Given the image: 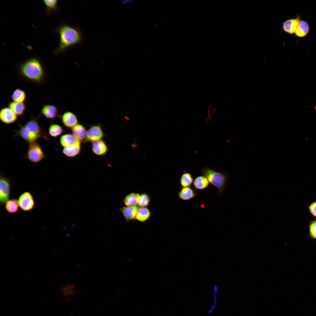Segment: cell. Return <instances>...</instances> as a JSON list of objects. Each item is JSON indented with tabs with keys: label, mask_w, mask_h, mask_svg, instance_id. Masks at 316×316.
I'll return each mask as SVG.
<instances>
[{
	"label": "cell",
	"mask_w": 316,
	"mask_h": 316,
	"mask_svg": "<svg viewBox=\"0 0 316 316\" xmlns=\"http://www.w3.org/2000/svg\"><path fill=\"white\" fill-rule=\"evenodd\" d=\"M19 72L25 79L33 83L42 84L46 78L44 68L40 61L32 58L22 63L19 68Z\"/></svg>",
	"instance_id": "6da1fadb"
},
{
	"label": "cell",
	"mask_w": 316,
	"mask_h": 316,
	"mask_svg": "<svg viewBox=\"0 0 316 316\" xmlns=\"http://www.w3.org/2000/svg\"><path fill=\"white\" fill-rule=\"evenodd\" d=\"M57 30L60 35V43L55 50L56 54L64 51L70 47L80 44L82 42L81 33L75 27L64 24L59 26Z\"/></svg>",
	"instance_id": "7a4b0ae2"
},
{
	"label": "cell",
	"mask_w": 316,
	"mask_h": 316,
	"mask_svg": "<svg viewBox=\"0 0 316 316\" xmlns=\"http://www.w3.org/2000/svg\"><path fill=\"white\" fill-rule=\"evenodd\" d=\"M201 172L209 183L217 188L220 193H222L227 180V176L224 173L206 167L201 169Z\"/></svg>",
	"instance_id": "3957f363"
},
{
	"label": "cell",
	"mask_w": 316,
	"mask_h": 316,
	"mask_svg": "<svg viewBox=\"0 0 316 316\" xmlns=\"http://www.w3.org/2000/svg\"><path fill=\"white\" fill-rule=\"evenodd\" d=\"M26 157L30 161L37 163L45 157V154L40 145L36 142L29 143Z\"/></svg>",
	"instance_id": "277c9868"
},
{
	"label": "cell",
	"mask_w": 316,
	"mask_h": 316,
	"mask_svg": "<svg viewBox=\"0 0 316 316\" xmlns=\"http://www.w3.org/2000/svg\"><path fill=\"white\" fill-rule=\"evenodd\" d=\"M0 176V204L1 206L8 200L11 183L9 178L1 174Z\"/></svg>",
	"instance_id": "5b68a950"
},
{
	"label": "cell",
	"mask_w": 316,
	"mask_h": 316,
	"mask_svg": "<svg viewBox=\"0 0 316 316\" xmlns=\"http://www.w3.org/2000/svg\"><path fill=\"white\" fill-rule=\"evenodd\" d=\"M18 200L19 207L23 211H31L35 207V203L33 197L29 192H25L22 194Z\"/></svg>",
	"instance_id": "8992f818"
},
{
	"label": "cell",
	"mask_w": 316,
	"mask_h": 316,
	"mask_svg": "<svg viewBox=\"0 0 316 316\" xmlns=\"http://www.w3.org/2000/svg\"><path fill=\"white\" fill-rule=\"evenodd\" d=\"M104 135L103 130L100 125H92L87 131L86 141L92 143L102 139Z\"/></svg>",
	"instance_id": "52a82bcc"
},
{
	"label": "cell",
	"mask_w": 316,
	"mask_h": 316,
	"mask_svg": "<svg viewBox=\"0 0 316 316\" xmlns=\"http://www.w3.org/2000/svg\"><path fill=\"white\" fill-rule=\"evenodd\" d=\"M0 119L4 123L11 124L17 121L18 116L9 107H5L1 109Z\"/></svg>",
	"instance_id": "ba28073f"
},
{
	"label": "cell",
	"mask_w": 316,
	"mask_h": 316,
	"mask_svg": "<svg viewBox=\"0 0 316 316\" xmlns=\"http://www.w3.org/2000/svg\"><path fill=\"white\" fill-rule=\"evenodd\" d=\"M25 126L29 131L38 135L41 137L48 139L46 133L41 128L37 120L35 118H31L26 123Z\"/></svg>",
	"instance_id": "9c48e42d"
},
{
	"label": "cell",
	"mask_w": 316,
	"mask_h": 316,
	"mask_svg": "<svg viewBox=\"0 0 316 316\" xmlns=\"http://www.w3.org/2000/svg\"><path fill=\"white\" fill-rule=\"evenodd\" d=\"M92 150L95 155L103 156L107 153L108 148L105 142L101 139L92 142Z\"/></svg>",
	"instance_id": "30bf717a"
},
{
	"label": "cell",
	"mask_w": 316,
	"mask_h": 316,
	"mask_svg": "<svg viewBox=\"0 0 316 316\" xmlns=\"http://www.w3.org/2000/svg\"><path fill=\"white\" fill-rule=\"evenodd\" d=\"M300 21V16L297 15L294 18L288 20L283 24L282 29L285 32L292 34L295 33Z\"/></svg>",
	"instance_id": "8fae6325"
},
{
	"label": "cell",
	"mask_w": 316,
	"mask_h": 316,
	"mask_svg": "<svg viewBox=\"0 0 316 316\" xmlns=\"http://www.w3.org/2000/svg\"><path fill=\"white\" fill-rule=\"evenodd\" d=\"M62 121L66 127L71 129L78 124V120L76 115L70 111H66L62 115Z\"/></svg>",
	"instance_id": "7c38bea8"
},
{
	"label": "cell",
	"mask_w": 316,
	"mask_h": 316,
	"mask_svg": "<svg viewBox=\"0 0 316 316\" xmlns=\"http://www.w3.org/2000/svg\"><path fill=\"white\" fill-rule=\"evenodd\" d=\"M87 131L84 126L78 123L72 128V134L81 142L86 141Z\"/></svg>",
	"instance_id": "4fadbf2b"
},
{
	"label": "cell",
	"mask_w": 316,
	"mask_h": 316,
	"mask_svg": "<svg viewBox=\"0 0 316 316\" xmlns=\"http://www.w3.org/2000/svg\"><path fill=\"white\" fill-rule=\"evenodd\" d=\"M41 112L45 117L52 120L56 117L58 115V111L57 108L54 105L47 104H44L43 106Z\"/></svg>",
	"instance_id": "5bb4252c"
},
{
	"label": "cell",
	"mask_w": 316,
	"mask_h": 316,
	"mask_svg": "<svg viewBox=\"0 0 316 316\" xmlns=\"http://www.w3.org/2000/svg\"><path fill=\"white\" fill-rule=\"evenodd\" d=\"M79 142L73 134L71 133L63 134L60 139V143L64 148L72 147Z\"/></svg>",
	"instance_id": "9a60e30c"
},
{
	"label": "cell",
	"mask_w": 316,
	"mask_h": 316,
	"mask_svg": "<svg viewBox=\"0 0 316 316\" xmlns=\"http://www.w3.org/2000/svg\"><path fill=\"white\" fill-rule=\"evenodd\" d=\"M8 107L18 116H23L27 109L24 103L12 101L8 103Z\"/></svg>",
	"instance_id": "2e32d148"
},
{
	"label": "cell",
	"mask_w": 316,
	"mask_h": 316,
	"mask_svg": "<svg viewBox=\"0 0 316 316\" xmlns=\"http://www.w3.org/2000/svg\"><path fill=\"white\" fill-rule=\"evenodd\" d=\"M138 208L135 206H128L120 209L127 220H132L135 218Z\"/></svg>",
	"instance_id": "e0dca14e"
},
{
	"label": "cell",
	"mask_w": 316,
	"mask_h": 316,
	"mask_svg": "<svg viewBox=\"0 0 316 316\" xmlns=\"http://www.w3.org/2000/svg\"><path fill=\"white\" fill-rule=\"evenodd\" d=\"M197 194L195 190L190 187L182 188L178 194V197L184 200L193 198Z\"/></svg>",
	"instance_id": "ac0fdd59"
},
{
	"label": "cell",
	"mask_w": 316,
	"mask_h": 316,
	"mask_svg": "<svg viewBox=\"0 0 316 316\" xmlns=\"http://www.w3.org/2000/svg\"><path fill=\"white\" fill-rule=\"evenodd\" d=\"M81 150V142H79L72 147L64 148L62 150L63 154L66 157H74L80 154Z\"/></svg>",
	"instance_id": "d6986e66"
},
{
	"label": "cell",
	"mask_w": 316,
	"mask_h": 316,
	"mask_svg": "<svg viewBox=\"0 0 316 316\" xmlns=\"http://www.w3.org/2000/svg\"><path fill=\"white\" fill-rule=\"evenodd\" d=\"M309 30L308 24L305 21L301 20L300 21L295 33L297 37H303L306 36Z\"/></svg>",
	"instance_id": "ffe728a7"
},
{
	"label": "cell",
	"mask_w": 316,
	"mask_h": 316,
	"mask_svg": "<svg viewBox=\"0 0 316 316\" xmlns=\"http://www.w3.org/2000/svg\"><path fill=\"white\" fill-rule=\"evenodd\" d=\"M209 182L205 176H199L197 177L193 182L194 187L197 190H203L207 188Z\"/></svg>",
	"instance_id": "44dd1931"
},
{
	"label": "cell",
	"mask_w": 316,
	"mask_h": 316,
	"mask_svg": "<svg viewBox=\"0 0 316 316\" xmlns=\"http://www.w3.org/2000/svg\"><path fill=\"white\" fill-rule=\"evenodd\" d=\"M26 98L25 92L23 90L18 88L13 92L11 95V98L13 102L24 103Z\"/></svg>",
	"instance_id": "7402d4cb"
},
{
	"label": "cell",
	"mask_w": 316,
	"mask_h": 316,
	"mask_svg": "<svg viewBox=\"0 0 316 316\" xmlns=\"http://www.w3.org/2000/svg\"><path fill=\"white\" fill-rule=\"evenodd\" d=\"M60 289L64 296L69 298L73 297L76 293L75 286L73 284L62 286Z\"/></svg>",
	"instance_id": "603a6c76"
},
{
	"label": "cell",
	"mask_w": 316,
	"mask_h": 316,
	"mask_svg": "<svg viewBox=\"0 0 316 316\" xmlns=\"http://www.w3.org/2000/svg\"><path fill=\"white\" fill-rule=\"evenodd\" d=\"M139 196L138 194L131 193L124 198V202L127 206H135L138 203Z\"/></svg>",
	"instance_id": "cb8c5ba5"
},
{
	"label": "cell",
	"mask_w": 316,
	"mask_h": 316,
	"mask_svg": "<svg viewBox=\"0 0 316 316\" xmlns=\"http://www.w3.org/2000/svg\"><path fill=\"white\" fill-rule=\"evenodd\" d=\"M18 200L16 199L8 200L5 203V209L10 213L16 212L18 211Z\"/></svg>",
	"instance_id": "d4e9b609"
},
{
	"label": "cell",
	"mask_w": 316,
	"mask_h": 316,
	"mask_svg": "<svg viewBox=\"0 0 316 316\" xmlns=\"http://www.w3.org/2000/svg\"><path fill=\"white\" fill-rule=\"evenodd\" d=\"M149 209L145 207L140 208L138 209L135 219L138 221L144 222L147 220L150 216Z\"/></svg>",
	"instance_id": "484cf974"
},
{
	"label": "cell",
	"mask_w": 316,
	"mask_h": 316,
	"mask_svg": "<svg viewBox=\"0 0 316 316\" xmlns=\"http://www.w3.org/2000/svg\"><path fill=\"white\" fill-rule=\"evenodd\" d=\"M193 181L192 175L189 173L184 172L181 175L180 183L182 188L189 187L191 186Z\"/></svg>",
	"instance_id": "4316f807"
},
{
	"label": "cell",
	"mask_w": 316,
	"mask_h": 316,
	"mask_svg": "<svg viewBox=\"0 0 316 316\" xmlns=\"http://www.w3.org/2000/svg\"><path fill=\"white\" fill-rule=\"evenodd\" d=\"M49 133L50 135L54 137H58L62 134L63 130L62 127L57 124L51 125L49 129Z\"/></svg>",
	"instance_id": "83f0119b"
},
{
	"label": "cell",
	"mask_w": 316,
	"mask_h": 316,
	"mask_svg": "<svg viewBox=\"0 0 316 316\" xmlns=\"http://www.w3.org/2000/svg\"><path fill=\"white\" fill-rule=\"evenodd\" d=\"M309 236L312 240L316 241V219L308 221Z\"/></svg>",
	"instance_id": "f1b7e54d"
},
{
	"label": "cell",
	"mask_w": 316,
	"mask_h": 316,
	"mask_svg": "<svg viewBox=\"0 0 316 316\" xmlns=\"http://www.w3.org/2000/svg\"><path fill=\"white\" fill-rule=\"evenodd\" d=\"M219 291V288L218 286L216 284H214L213 285V303L212 305L210 308L209 309V310L208 311V312L209 314H210L213 312V311L215 309L217 305V300L218 296L217 294L218 293V292Z\"/></svg>",
	"instance_id": "f546056e"
},
{
	"label": "cell",
	"mask_w": 316,
	"mask_h": 316,
	"mask_svg": "<svg viewBox=\"0 0 316 316\" xmlns=\"http://www.w3.org/2000/svg\"><path fill=\"white\" fill-rule=\"evenodd\" d=\"M150 202V198L146 194H143L140 195L138 204L141 207H144L147 206Z\"/></svg>",
	"instance_id": "4dcf8cb0"
},
{
	"label": "cell",
	"mask_w": 316,
	"mask_h": 316,
	"mask_svg": "<svg viewBox=\"0 0 316 316\" xmlns=\"http://www.w3.org/2000/svg\"><path fill=\"white\" fill-rule=\"evenodd\" d=\"M47 10L49 11L55 10L57 8V1L56 0H44Z\"/></svg>",
	"instance_id": "1f68e13d"
},
{
	"label": "cell",
	"mask_w": 316,
	"mask_h": 316,
	"mask_svg": "<svg viewBox=\"0 0 316 316\" xmlns=\"http://www.w3.org/2000/svg\"><path fill=\"white\" fill-rule=\"evenodd\" d=\"M308 208L311 215L316 218V201L312 202Z\"/></svg>",
	"instance_id": "d6a6232c"
},
{
	"label": "cell",
	"mask_w": 316,
	"mask_h": 316,
	"mask_svg": "<svg viewBox=\"0 0 316 316\" xmlns=\"http://www.w3.org/2000/svg\"><path fill=\"white\" fill-rule=\"evenodd\" d=\"M133 1V0H125V1H123L122 2L123 4H129L131 3Z\"/></svg>",
	"instance_id": "836d02e7"
},
{
	"label": "cell",
	"mask_w": 316,
	"mask_h": 316,
	"mask_svg": "<svg viewBox=\"0 0 316 316\" xmlns=\"http://www.w3.org/2000/svg\"><path fill=\"white\" fill-rule=\"evenodd\" d=\"M154 25H155V26L156 27V28H159V26H158V25L157 24H154Z\"/></svg>",
	"instance_id": "e575fe53"
}]
</instances>
